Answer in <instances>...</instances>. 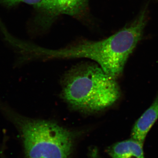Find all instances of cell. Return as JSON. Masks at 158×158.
<instances>
[{
  "mask_svg": "<svg viewBox=\"0 0 158 158\" xmlns=\"http://www.w3.org/2000/svg\"><path fill=\"white\" fill-rule=\"evenodd\" d=\"M0 111L19 131L26 158H70L80 133L52 120L23 116L2 101Z\"/></svg>",
  "mask_w": 158,
  "mask_h": 158,
  "instance_id": "obj_3",
  "label": "cell"
},
{
  "mask_svg": "<svg viewBox=\"0 0 158 158\" xmlns=\"http://www.w3.org/2000/svg\"><path fill=\"white\" fill-rule=\"evenodd\" d=\"M34 9V14L27 25L28 32L32 36L44 33L59 16L64 15L88 26L93 23L89 0H42Z\"/></svg>",
  "mask_w": 158,
  "mask_h": 158,
  "instance_id": "obj_4",
  "label": "cell"
},
{
  "mask_svg": "<svg viewBox=\"0 0 158 158\" xmlns=\"http://www.w3.org/2000/svg\"><path fill=\"white\" fill-rule=\"evenodd\" d=\"M158 118V94L151 106L136 122L131 133V138L144 144L148 133Z\"/></svg>",
  "mask_w": 158,
  "mask_h": 158,
  "instance_id": "obj_5",
  "label": "cell"
},
{
  "mask_svg": "<svg viewBox=\"0 0 158 158\" xmlns=\"http://www.w3.org/2000/svg\"><path fill=\"white\" fill-rule=\"evenodd\" d=\"M89 158H102L96 148H91L89 150Z\"/></svg>",
  "mask_w": 158,
  "mask_h": 158,
  "instance_id": "obj_7",
  "label": "cell"
},
{
  "mask_svg": "<svg viewBox=\"0 0 158 158\" xmlns=\"http://www.w3.org/2000/svg\"><path fill=\"white\" fill-rule=\"evenodd\" d=\"M143 144L131 138L117 142L108 148V154L112 158H145Z\"/></svg>",
  "mask_w": 158,
  "mask_h": 158,
  "instance_id": "obj_6",
  "label": "cell"
},
{
  "mask_svg": "<svg viewBox=\"0 0 158 158\" xmlns=\"http://www.w3.org/2000/svg\"><path fill=\"white\" fill-rule=\"evenodd\" d=\"M116 80L94 62H81L63 74L60 96L74 111L87 115L99 113L120 98Z\"/></svg>",
  "mask_w": 158,
  "mask_h": 158,
  "instance_id": "obj_2",
  "label": "cell"
},
{
  "mask_svg": "<svg viewBox=\"0 0 158 158\" xmlns=\"http://www.w3.org/2000/svg\"><path fill=\"white\" fill-rule=\"evenodd\" d=\"M131 41L127 32L122 29L110 37L99 40H77L64 47L50 49L29 41L23 52L27 62L84 58L98 64L110 77L116 79L122 74L132 52Z\"/></svg>",
  "mask_w": 158,
  "mask_h": 158,
  "instance_id": "obj_1",
  "label": "cell"
}]
</instances>
